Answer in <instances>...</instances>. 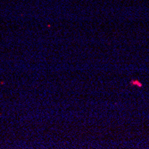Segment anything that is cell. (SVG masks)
Masks as SVG:
<instances>
[{"instance_id":"6da1fadb","label":"cell","mask_w":149,"mask_h":149,"mask_svg":"<svg viewBox=\"0 0 149 149\" xmlns=\"http://www.w3.org/2000/svg\"><path fill=\"white\" fill-rule=\"evenodd\" d=\"M131 84H136V85H139V87H142V85L139 84V81H131Z\"/></svg>"}]
</instances>
